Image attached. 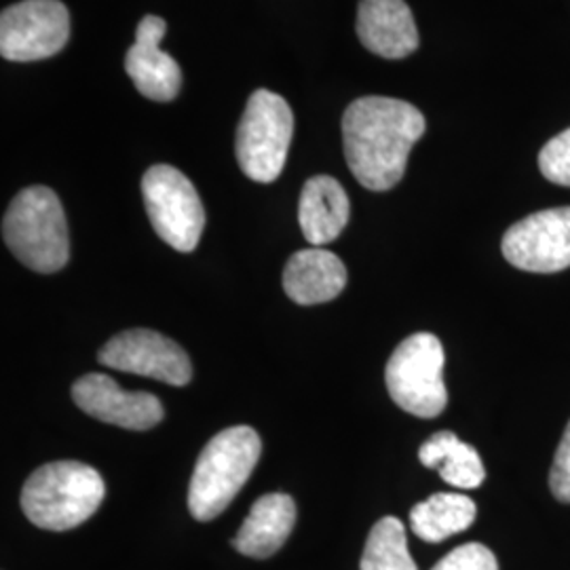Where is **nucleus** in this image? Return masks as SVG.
I'll return each mask as SVG.
<instances>
[{
  "label": "nucleus",
  "mask_w": 570,
  "mask_h": 570,
  "mask_svg": "<svg viewBox=\"0 0 570 570\" xmlns=\"http://www.w3.org/2000/svg\"><path fill=\"white\" fill-rule=\"evenodd\" d=\"M294 524V499L284 492H271L252 505L249 515L233 539V548L247 558L266 560L284 548Z\"/></svg>",
  "instance_id": "15"
},
{
  "label": "nucleus",
  "mask_w": 570,
  "mask_h": 570,
  "mask_svg": "<svg viewBox=\"0 0 570 570\" xmlns=\"http://www.w3.org/2000/svg\"><path fill=\"white\" fill-rule=\"evenodd\" d=\"M70 39V13L60 0H21L0 16V53L37 61L60 53Z\"/></svg>",
  "instance_id": "8"
},
{
  "label": "nucleus",
  "mask_w": 570,
  "mask_h": 570,
  "mask_svg": "<svg viewBox=\"0 0 570 570\" xmlns=\"http://www.w3.org/2000/svg\"><path fill=\"white\" fill-rule=\"evenodd\" d=\"M357 37L385 60H402L419 49V30L404 0H360Z\"/></svg>",
  "instance_id": "13"
},
{
  "label": "nucleus",
  "mask_w": 570,
  "mask_h": 570,
  "mask_svg": "<svg viewBox=\"0 0 570 570\" xmlns=\"http://www.w3.org/2000/svg\"><path fill=\"white\" fill-rule=\"evenodd\" d=\"M106 497L102 475L79 461H56L37 469L21 489V510L45 530L77 529Z\"/></svg>",
  "instance_id": "2"
},
{
  "label": "nucleus",
  "mask_w": 570,
  "mask_h": 570,
  "mask_svg": "<svg viewBox=\"0 0 570 570\" xmlns=\"http://www.w3.org/2000/svg\"><path fill=\"white\" fill-rule=\"evenodd\" d=\"M539 169L551 184L570 188V129H564L543 146L539 155Z\"/></svg>",
  "instance_id": "20"
},
{
  "label": "nucleus",
  "mask_w": 570,
  "mask_h": 570,
  "mask_svg": "<svg viewBox=\"0 0 570 570\" xmlns=\"http://www.w3.org/2000/svg\"><path fill=\"white\" fill-rule=\"evenodd\" d=\"M72 400L85 414L129 431H146L164 421V404L153 393L125 391L106 374H85L72 385Z\"/></svg>",
  "instance_id": "11"
},
{
  "label": "nucleus",
  "mask_w": 570,
  "mask_h": 570,
  "mask_svg": "<svg viewBox=\"0 0 570 570\" xmlns=\"http://www.w3.org/2000/svg\"><path fill=\"white\" fill-rule=\"evenodd\" d=\"M360 570H419L407 551L404 524L387 515L367 534Z\"/></svg>",
  "instance_id": "19"
},
{
  "label": "nucleus",
  "mask_w": 570,
  "mask_h": 570,
  "mask_svg": "<svg viewBox=\"0 0 570 570\" xmlns=\"http://www.w3.org/2000/svg\"><path fill=\"white\" fill-rule=\"evenodd\" d=\"M425 127L423 112L404 100L367 96L351 104L343 117V144L355 180L376 193L400 184Z\"/></svg>",
  "instance_id": "1"
},
{
  "label": "nucleus",
  "mask_w": 570,
  "mask_h": 570,
  "mask_svg": "<svg viewBox=\"0 0 570 570\" xmlns=\"http://www.w3.org/2000/svg\"><path fill=\"white\" fill-rule=\"evenodd\" d=\"M444 362V346L438 336L429 332L407 336L393 351L385 370L391 400L419 419L440 416L449 404Z\"/></svg>",
  "instance_id": "6"
},
{
  "label": "nucleus",
  "mask_w": 570,
  "mask_h": 570,
  "mask_svg": "<svg viewBox=\"0 0 570 570\" xmlns=\"http://www.w3.org/2000/svg\"><path fill=\"white\" fill-rule=\"evenodd\" d=\"M142 197L150 225L165 244L188 254L205 228V209L197 188L171 165H153L142 178Z\"/></svg>",
  "instance_id": "7"
},
{
  "label": "nucleus",
  "mask_w": 570,
  "mask_h": 570,
  "mask_svg": "<svg viewBox=\"0 0 570 570\" xmlns=\"http://www.w3.org/2000/svg\"><path fill=\"white\" fill-rule=\"evenodd\" d=\"M431 570H499V562L487 546L465 543L450 551Z\"/></svg>",
  "instance_id": "21"
},
{
  "label": "nucleus",
  "mask_w": 570,
  "mask_h": 570,
  "mask_svg": "<svg viewBox=\"0 0 570 570\" xmlns=\"http://www.w3.org/2000/svg\"><path fill=\"white\" fill-rule=\"evenodd\" d=\"M478 515L475 503L465 494L435 492L410 511V527L425 543H442L468 530Z\"/></svg>",
  "instance_id": "18"
},
{
  "label": "nucleus",
  "mask_w": 570,
  "mask_h": 570,
  "mask_svg": "<svg viewBox=\"0 0 570 570\" xmlns=\"http://www.w3.org/2000/svg\"><path fill=\"white\" fill-rule=\"evenodd\" d=\"M98 362L171 387H184L193 379V366L183 346L153 330H127L112 336L100 348Z\"/></svg>",
  "instance_id": "9"
},
{
  "label": "nucleus",
  "mask_w": 570,
  "mask_h": 570,
  "mask_svg": "<svg viewBox=\"0 0 570 570\" xmlns=\"http://www.w3.org/2000/svg\"><path fill=\"white\" fill-rule=\"evenodd\" d=\"M419 459L425 468L438 469L442 480L454 489H478L487 480V469L478 450L461 442L452 431L431 435L419 450Z\"/></svg>",
  "instance_id": "17"
},
{
  "label": "nucleus",
  "mask_w": 570,
  "mask_h": 570,
  "mask_svg": "<svg viewBox=\"0 0 570 570\" xmlns=\"http://www.w3.org/2000/svg\"><path fill=\"white\" fill-rule=\"evenodd\" d=\"M2 239L21 265L49 275L70 258V237L60 197L47 186L16 195L2 218Z\"/></svg>",
  "instance_id": "4"
},
{
  "label": "nucleus",
  "mask_w": 570,
  "mask_h": 570,
  "mask_svg": "<svg viewBox=\"0 0 570 570\" xmlns=\"http://www.w3.org/2000/svg\"><path fill=\"white\" fill-rule=\"evenodd\" d=\"M263 452L256 429L247 425L225 429L214 435L193 471L188 487V510L199 522L218 518L244 489Z\"/></svg>",
  "instance_id": "3"
},
{
  "label": "nucleus",
  "mask_w": 570,
  "mask_h": 570,
  "mask_svg": "<svg viewBox=\"0 0 570 570\" xmlns=\"http://www.w3.org/2000/svg\"><path fill=\"white\" fill-rule=\"evenodd\" d=\"M346 279L345 263L324 247L296 252L284 268L285 294L296 305L313 306L334 301L345 289Z\"/></svg>",
  "instance_id": "14"
},
{
  "label": "nucleus",
  "mask_w": 570,
  "mask_h": 570,
  "mask_svg": "<svg viewBox=\"0 0 570 570\" xmlns=\"http://www.w3.org/2000/svg\"><path fill=\"white\" fill-rule=\"evenodd\" d=\"M294 136V112L282 96L258 89L249 96L237 127L235 153L245 176L254 183H275L284 171Z\"/></svg>",
  "instance_id": "5"
},
{
  "label": "nucleus",
  "mask_w": 570,
  "mask_h": 570,
  "mask_svg": "<svg viewBox=\"0 0 570 570\" xmlns=\"http://www.w3.org/2000/svg\"><path fill=\"white\" fill-rule=\"evenodd\" d=\"M550 489L560 503H570V421L560 446L556 450L550 471Z\"/></svg>",
  "instance_id": "22"
},
{
  "label": "nucleus",
  "mask_w": 570,
  "mask_h": 570,
  "mask_svg": "<svg viewBox=\"0 0 570 570\" xmlns=\"http://www.w3.org/2000/svg\"><path fill=\"white\" fill-rule=\"evenodd\" d=\"M503 256L529 273H560L570 266V207L537 212L503 237Z\"/></svg>",
  "instance_id": "10"
},
{
  "label": "nucleus",
  "mask_w": 570,
  "mask_h": 570,
  "mask_svg": "<svg viewBox=\"0 0 570 570\" xmlns=\"http://www.w3.org/2000/svg\"><path fill=\"white\" fill-rule=\"evenodd\" d=\"M167 23L157 16H146L138 23L136 42L125 56V70L136 89L153 102H171L183 87V72L178 61L165 53L159 42Z\"/></svg>",
  "instance_id": "12"
},
{
  "label": "nucleus",
  "mask_w": 570,
  "mask_h": 570,
  "mask_svg": "<svg viewBox=\"0 0 570 570\" xmlns=\"http://www.w3.org/2000/svg\"><path fill=\"white\" fill-rule=\"evenodd\" d=\"M348 197L336 178L315 176L306 180L301 193L298 223L313 247L336 242L348 223Z\"/></svg>",
  "instance_id": "16"
}]
</instances>
